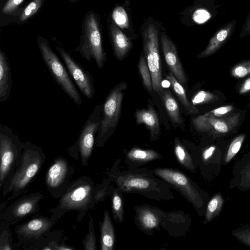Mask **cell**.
<instances>
[{
  "label": "cell",
  "mask_w": 250,
  "mask_h": 250,
  "mask_svg": "<svg viewBox=\"0 0 250 250\" xmlns=\"http://www.w3.org/2000/svg\"><path fill=\"white\" fill-rule=\"evenodd\" d=\"M117 188L125 193H137L150 199L170 200L174 198L170 186L146 168L131 167L110 176Z\"/></svg>",
  "instance_id": "cell-1"
},
{
  "label": "cell",
  "mask_w": 250,
  "mask_h": 250,
  "mask_svg": "<svg viewBox=\"0 0 250 250\" xmlns=\"http://www.w3.org/2000/svg\"><path fill=\"white\" fill-rule=\"evenodd\" d=\"M45 158L42 148L30 142L23 143L20 161L2 187L3 196L10 194L7 201L24 193L43 165Z\"/></svg>",
  "instance_id": "cell-2"
},
{
  "label": "cell",
  "mask_w": 250,
  "mask_h": 250,
  "mask_svg": "<svg viewBox=\"0 0 250 250\" xmlns=\"http://www.w3.org/2000/svg\"><path fill=\"white\" fill-rule=\"evenodd\" d=\"M100 27L98 15L93 11H88L83 20L80 42L75 51L88 61L93 59L97 67L102 69L106 57L103 46Z\"/></svg>",
  "instance_id": "cell-3"
},
{
  "label": "cell",
  "mask_w": 250,
  "mask_h": 250,
  "mask_svg": "<svg viewBox=\"0 0 250 250\" xmlns=\"http://www.w3.org/2000/svg\"><path fill=\"white\" fill-rule=\"evenodd\" d=\"M37 42L43 61L54 80L75 104L81 105V96L48 41L39 36Z\"/></svg>",
  "instance_id": "cell-4"
},
{
  "label": "cell",
  "mask_w": 250,
  "mask_h": 250,
  "mask_svg": "<svg viewBox=\"0 0 250 250\" xmlns=\"http://www.w3.org/2000/svg\"><path fill=\"white\" fill-rule=\"evenodd\" d=\"M23 148L19 137L8 126L0 124V187L10 177L20 163Z\"/></svg>",
  "instance_id": "cell-5"
},
{
  "label": "cell",
  "mask_w": 250,
  "mask_h": 250,
  "mask_svg": "<svg viewBox=\"0 0 250 250\" xmlns=\"http://www.w3.org/2000/svg\"><path fill=\"white\" fill-rule=\"evenodd\" d=\"M126 86L125 83H120L112 89L105 100L96 138V144L98 147L104 145L117 124Z\"/></svg>",
  "instance_id": "cell-6"
},
{
  "label": "cell",
  "mask_w": 250,
  "mask_h": 250,
  "mask_svg": "<svg viewBox=\"0 0 250 250\" xmlns=\"http://www.w3.org/2000/svg\"><path fill=\"white\" fill-rule=\"evenodd\" d=\"M93 193L92 180L85 176L81 177L67 187L59 205L52 211L59 216L69 210H83L90 207Z\"/></svg>",
  "instance_id": "cell-7"
},
{
  "label": "cell",
  "mask_w": 250,
  "mask_h": 250,
  "mask_svg": "<svg viewBox=\"0 0 250 250\" xmlns=\"http://www.w3.org/2000/svg\"><path fill=\"white\" fill-rule=\"evenodd\" d=\"M150 170L177 190L197 210L203 207L204 201L197 186L183 171L168 167L155 168Z\"/></svg>",
  "instance_id": "cell-8"
},
{
  "label": "cell",
  "mask_w": 250,
  "mask_h": 250,
  "mask_svg": "<svg viewBox=\"0 0 250 250\" xmlns=\"http://www.w3.org/2000/svg\"><path fill=\"white\" fill-rule=\"evenodd\" d=\"M158 32L155 26L149 24L143 34V45L146 62L150 72L152 89L163 99L162 74L159 48Z\"/></svg>",
  "instance_id": "cell-9"
},
{
  "label": "cell",
  "mask_w": 250,
  "mask_h": 250,
  "mask_svg": "<svg viewBox=\"0 0 250 250\" xmlns=\"http://www.w3.org/2000/svg\"><path fill=\"white\" fill-rule=\"evenodd\" d=\"M55 48L81 92L87 99H92L94 97L95 90L93 79L90 72L86 70L61 45L57 43L55 45Z\"/></svg>",
  "instance_id": "cell-10"
},
{
  "label": "cell",
  "mask_w": 250,
  "mask_h": 250,
  "mask_svg": "<svg viewBox=\"0 0 250 250\" xmlns=\"http://www.w3.org/2000/svg\"><path fill=\"white\" fill-rule=\"evenodd\" d=\"M101 118L102 107L97 105L87 119L80 133L77 143L83 165H87V161L92 154Z\"/></svg>",
  "instance_id": "cell-11"
},
{
  "label": "cell",
  "mask_w": 250,
  "mask_h": 250,
  "mask_svg": "<svg viewBox=\"0 0 250 250\" xmlns=\"http://www.w3.org/2000/svg\"><path fill=\"white\" fill-rule=\"evenodd\" d=\"M240 114L235 113L218 117L208 112L192 119L195 128L199 131L225 134L230 131L238 125Z\"/></svg>",
  "instance_id": "cell-12"
},
{
  "label": "cell",
  "mask_w": 250,
  "mask_h": 250,
  "mask_svg": "<svg viewBox=\"0 0 250 250\" xmlns=\"http://www.w3.org/2000/svg\"><path fill=\"white\" fill-rule=\"evenodd\" d=\"M43 195L40 193L22 196L11 204L1 215L4 224H13L25 217L38 211Z\"/></svg>",
  "instance_id": "cell-13"
},
{
  "label": "cell",
  "mask_w": 250,
  "mask_h": 250,
  "mask_svg": "<svg viewBox=\"0 0 250 250\" xmlns=\"http://www.w3.org/2000/svg\"><path fill=\"white\" fill-rule=\"evenodd\" d=\"M134 209L135 224L142 231L151 235L154 230L162 228L166 212L148 205L136 206Z\"/></svg>",
  "instance_id": "cell-14"
},
{
  "label": "cell",
  "mask_w": 250,
  "mask_h": 250,
  "mask_svg": "<svg viewBox=\"0 0 250 250\" xmlns=\"http://www.w3.org/2000/svg\"><path fill=\"white\" fill-rule=\"evenodd\" d=\"M46 172V186L50 191H54L55 189L62 188V186L67 184L73 171L71 170L68 162L59 156L54 160Z\"/></svg>",
  "instance_id": "cell-15"
},
{
  "label": "cell",
  "mask_w": 250,
  "mask_h": 250,
  "mask_svg": "<svg viewBox=\"0 0 250 250\" xmlns=\"http://www.w3.org/2000/svg\"><path fill=\"white\" fill-rule=\"evenodd\" d=\"M161 42L168 67L178 82L181 84H185L187 82L186 76L174 43L164 33L161 37Z\"/></svg>",
  "instance_id": "cell-16"
},
{
  "label": "cell",
  "mask_w": 250,
  "mask_h": 250,
  "mask_svg": "<svg viewBox=\"0 0 250 250\" xmlns=\"http://www.w3.org/2000/svg\"><path fill=\"white\" fill-rule=\"evenodd\" d=\"M54 223V220L47 217H35L16 226L15 232L19 238L38 239L49 230Z\"/></svg>",
  "instance_id": "cell-17"
},
{
  "label": "cell",
  "mask_w": 250,
  "mask_h": 250,
  "mask_svg": "<svg viewBox=\"0 0 250 250\" xmlns=\"http://www.w3.org/2000/svg\"><path fill=\"white\" fill-rule=\"evenodd\" d=\"M236 21L233 20L219 27L210 38L206 48L197 57L203 58L217 52L229 40L233 33Z\"/></svg>",
  "instance_id": "cell-18"
},
{
  "label": "cell",
  "mask_w": 250,
  "mask_h": 250,
  "mask_svg": "<svg viewBox=\"0 0 250 250\" xmlns=\"http://www.w3.org/2000/svg\"><path fill=\"white\" fill-rule=\"evenodd\" d=\"M12 87L11 67L5 53L0 50V102H4L9 98Z\"/></svg>",
  "instance_id": "cell-19"
},
{
  "label": "cell",
  "mask_w": 250,
  "mask_h": 250,
  "mask_svg": "<svg viewBox=\"0 0 250 250\" xmlns=\"http://www.w3.org/2000/svg\"><path fill=\"white\" fill-rule=\"evenodd\" d=\"M161 158L162 156L155 150L134 147L127 152L125 162L130 167H137Z\"/></svg>",
  "instance_id": "cell-20"
},
{
  "label": "cell",
  "mask_w": 250,
  "mask_h": 250,
  "mask_svg": "<svg viewBox=\"0 0 250 250\" xmlns=\"http://www.w3.org/2000/svg\"><path fill=\"white\" fill-rule=\"evenodd\" d=\"M109 29L115 55L120 60L128 53L132 43L114 22L110 23Z\"/></svg>",
  "instance_id": "cell-21"
},
{
  "label": "cell",
  "mask_w": 250,
  "mask_h": 250,
  "mask_svg": "<svg viewBox=\"0 0 250 250\" xmlns=\"http://www.w3.org/2000/svg\"><path fill=\"white\" fill-rule=\"evenodd\" d=\"M138 124H144L149 129L152 138L157 137L160 132L159 120L155 109L149 106L147 109H140L135 113Z\"/></svg>",
  "instance_id": "cell-22"
},
{
  "label": "cell",
  "mask_w": 250,
  "mask_h": 250,
  "mask_svg": "<svg viewBox=\"0 0 250 250\" xmlns=\"http://www.w3.org/2000/svg\"><path fill=\"white\" fill-rule=\"evenodd\" d=\"M115 242V233L114 226L108 211L105 210L101 226V249L113 250Z\"/></svg>",
  "instance_id": "cell-23"
},
{
  "label": "cell",
  "mask_w": 250,
  "mask_h": 250,
  "mask_svg": "<svg viewBox=\"0 0 250 250\" xmlns=\"http://www.w3.org/2000/svg\"><path fill=\"white\" fill-rule=\"evenodd\" d=\"M167 78L170 83L177 97L187 111L192 114L199 113V110L188 101L184 88L173 74L171 72L169 73L167 76Z\"/></svg>",
  "instance_id": "cell-24"
},
{
  "label": "cell",
  "mask_w": 250,
  "mask_h": 250,
  "mask_svg": "<svg viewBox=\"0 0 250 250\" xmlns=\"http://www.w3.org/2000/svg\"><path fill=\"white\" fill-rule=\"evenodd\" d=\"M174 151L178 163L185 168L194 172L195 167L193 158L179 139L174 141Z\"/></svg>",
  "instance_id": "cell-25"
},
{
  "label": "cell",
  "mask_w": 250,
  "mask_h": 250,
  "mask_svg": "<svg viewBox=\"0 0 250 250\" xmlns=\"http://www.w3.org/2000/svg\"><path fill=\"white\" fill-rule=\"evenodd\" d=\"M163 100L167 113L173 123L180 124L182 119L180 117L178 104L168 89L164 90Z\"/></svg>",
  "instance_id": "cell-26"
},
{
  "label": "cell",
  "mask_w": 250,
  "mask_h": 250,
  "mask_svg": "<svg viewBox=\"0 0 250 250\" xmlns=\"http://www.w3.org/2000/svg\"><path fill=\"white\" fill-rule=\"evenodd\" d=\"M122 191L118 188L112 195V210L113 216L116 223L122 224L124 220V204Z\"/></svg>",
  "instance_id": "cell-27"
},
{
  "label": "cell",
  "mask_w": 250,
  "mask_h": 250,
  "mask_svg": "<svg viewBox=\"0 0 250 250\" xmlns=\"http://www.w3.org/2000/svg\"><path fill=\"white\" fill-rule=\"evenodd\" d=\"M223 204L224 199L220 194L215 195L210 200L206 208L205 223L210 221L219 213Z\"/></svg>",
  "instance_id": "cell-28"
},
{
  "label": "cell",
  "mask_w": 250,
  "mask_h": 250,
  "mask_svg": "<svg viewBox=\"0 0 250 250\" xmlns=\"http://www.w3.org/2000/svg\"><path fill=\"white\" fill-rule=\"evenodd\" d=\"M138 69L142 78L144 85L148 90L151 91L153 89L151 76L144 56L140 57L138 62Z\"/></svg>",
  "instance_id": "cell-29"
},
{
  "label": "cell",
  "mask_w": 250,
  "mask_h": 250,
  "mask_svg": "<svg viewBox=\"0 0 250 250\" xmlns=\"http://www.w3.org/2000/svg\"><path fill=\"white\" fill-rule=\"evenodd\" d=\"M112 18L114 22L122 28L129 27V21L125 9L121 6L116 7L113 11Z\"/></svg>",
  "instance_id": "cell-30"
},
{
  "label": "cell",
  "mask_w": 250,
  "mask_h": 250,
  "mask_svg": "<svg viewBox=\"0 0 250 250\" xmlns=\"http://www.w3.org/2000/svg\"><path fill=\"white\" fill-rule=\"evenodd\" d=\"M245 138L244 134H241L232 140L229 147L225 157V160L226 163H229L239 151Z\"/></svg>",
  "instance_id": "cell-31"
},
{
  "label": "cell",
  "mask_w": 250,
  "mask_h": 250,
  "mask_svg": "<svg viewBox=\"0 0 250 250\" xmlns=\"http://www.w3.org/2000/svg\"><path fill=\"white\" fill-rule=\"evenodd\" d=\"M44 0H32L24 9L20 17V21H25L35 15L42 4Z\"/></svg>",
  "instance_id": "cell-32"
},
{
  "label": "cell",
  "mask_w": 250,
  "mask_h": 250,
  "mask_svg": "<svg viewBox=\"0 0 250 250\" xmlns=\"http://www.w3.org/2000/svg\"><path fill=\"white\" fill-rule=\"evenodd\" d=\"M250 74V60L241 62L231 70V75L234 78H242Z\"/></svg>",
  "instance_id": "cell-33"
},
{
  "label": "cell",
  "mask_w": 250,
  "mask_h": 250,
  "mask_svg": "<svg viewBox=\"0 0 250 250\" xmlns=\"http://www.w3.org/2000/svg\"><path fill=\"white\" fill-rule=\"evenodd\" d=\"M219 98L215 95L205 91H199L193 97L192 102L193 104H203L218 101Z\"/></svg>",
  "instance_id": "cell-34"
},
{
  "label": "cell",
  "mask_w": 250,
  "mask_h": 250,
  "mask_svg": "<svg viewBox=\"0 0 250 250\" xmlns=\"http://www.w3.org/2000/svg\"><path fill=\"white\" fill-rule=\"evenodd\" d=\"M84 248L85 250H97L96 241L93 225V220L92 218L89 220V231L84 242Z\"/></svg>",
  "instance_id": "cell-35"
},
{
  "label": "cell",
  "mask_w": 250,
  "mask_h": 250,
  "mask_svg": "<svg viewBox=\"0 0 250 250\" xmlns=\"http://www.w3.org/2000/svg\"><path fill=\"white\" fill-rule=\"evenodd\" d=\"M24 0H7L2 8V12L10 14L15 12Z\"/></svg>",
  "instance_id": "cell-36"
},
{
  "label": "cell",
  "mask_w": 250,
  "mask_h": 250,
  "mask_svg": "<svg viewBox=\"0 0 250 250\" xmlns=\"http://www.w3.org/2000/svg\"><path fill=\"white\" fill-rule=\"evenodd\" d=\"M233 109V107L231 105L221 106L212 110L208 113L214 116L221 117L228 115Z\"/></svg>",
  "instance_id": "cell-37"
},
{
  "label": "cell",
  "mask_w": 250,
  "mask_h": 250,
  "mask_svg": "<svg viewBox=\"0 0 250 250\" xmlns=\"http://www.w3.org/2000/svg\"><path fill=\"white\" fill-rule=\"evenodd\" d=\"M234 235L240 241L250 247V229L236 232Z\"/></svg>",
  "instance_id": "cell-38"
},
{
  "label": "cell",
  "mask_w": 250,
  "mask_h": 250,
  "mask_svg": "<svg viewBox=\"0 0 250 250\" xmlns=\"http://www.w3.org/2000/svg\"><path fill=\"white\" fill-rule=\"evenodd\" d=\"M248 35H250V12L248 15L242 26L239 38H241Z\"/></svg>",
  "instance_id": "cell-39"
},
{
  "label": "cell",
  "mask_w": 250,
  "mask_h": 250,
  "mask_svg": "<svg viewBox=\"0 0 250 250\" xmlns=\"http://www.w3.org/2000/svg\"><path fill=\"white\" fill-rule=\"evenodd\" d=\"M250 91V76L248 77L240 87L239 93L243 94Z\"/></svg>",
  "instance_id": "cell-40"
},
{
  "label": "cell",
  "mask_w": 250,
  "mask_h": 250,
  "mask_svg": "<svg viewBox=\"0 0 250 250\" xmlns=\"http://www.w3.org/2000/svg\"><path fill=\"white\" fill-rule=\"evenodd\" d=\"M215 150V146H211L206 149L202 154L203 160L204 161L208 160L212 156Z\"/></svg>",
  "instance_id": "cell-41"
},
{
  "label": "cell",
  "mask_w": 250,
  "mask_h": 250,
  "mask_svg": "<svg viewBox=\"0 0 250 250\" xmlns=\"http://www.w3.org/2000/svg\"><path fill=\"white\" fill-rule=\"evenodd\" d=\"M206 15V13L203 10H198L195 12L193 15V18L194 21L198 22H202L203 19L206 18L205 17H203V16H205Z\"/></svg>",
  "instance_id": "cell-42"
},
{
  "label": "cell",
  "mask_w": 250,
  "mask_h": 250,
  "mask_svg": "<svg viewBox=\"0 0 250 250\" xmlns=\"http://www.w3.org/2000/svg\"><path fill=\"white\" fill-rule=\"evenodd\" d=\"M249 178H250V174H249V176H248Z\"/></svg>",
  "instance_id": "cell-43"
},
{
  "label": "cell",
  "mask_w": 250,
  "mask_h": 250,
  "mask_svg": "<svg viewBox=\"0 0 250 250\" xmlns=\"http://www.w3.org/2000/svg\"><path fill=\"white\" fill-rule=\"evenodd\" d=\"M75 1H78V0H75Z\"/></svg>",
  "instance_id": "cell-44"
}]
</instances>
